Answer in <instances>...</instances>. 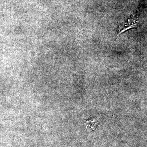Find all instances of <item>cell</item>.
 <instances>
[{"label":"cell","instance_id":"obj_1","mask_svg":"<svg viewBox=\"0 0 147 147\" xmlns=\"http://www.w3.org/2000/svg\"><path fill=\"white\" fill-rule=\"evenodd\" d=\"M139 22L138 20L134 18H132L131 19H129L127 22L123 24L120 26L118 35L128 29L136 28Z\"/></svg>","mask_w":147,"mask_h":147}]
</instances>
